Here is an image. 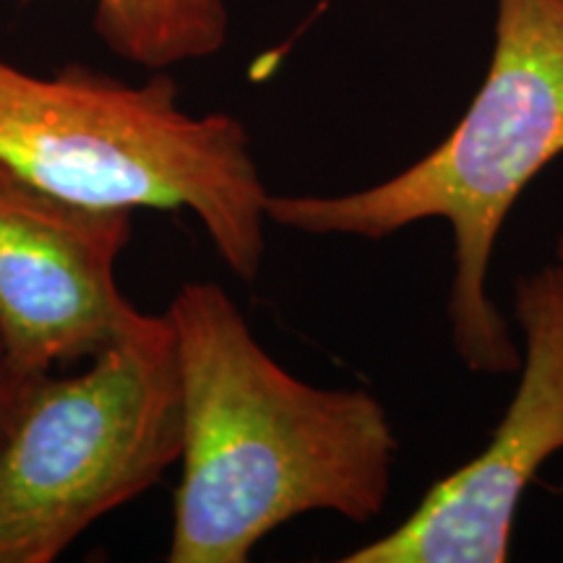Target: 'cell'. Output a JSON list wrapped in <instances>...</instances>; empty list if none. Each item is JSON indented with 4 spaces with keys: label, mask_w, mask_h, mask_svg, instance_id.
Listing matches in <instances>:
<instances>
[{
    "label": "cell",
    "mask_w": 563,
    "mask_h": 563,
    "mask_svg": "<svg viewBox=\"0 0 563 563\" xmlns=\"http://www.w3.org/2000/svg\"><path fill=\"white\" fill-rule=\"evenodd\" d=\"M522 378L488 446L422 496L397 530L342 563H504L527 485L563 452V262L519 277Z\"/></svg>",
    "instance_id": "6"
},
{
    "label": "cell",
    "mask_w": 563,
    "mask_h": 563,
    "mask_svg": "<svg viewBox=\"0 0 563 563\" xmlns=\"http://www.w3.org/2000/svg\"><path fill=\"white\" fill-rule=\"evenodd\" d=\"M0 165L74 201L191 211L238 279L262 274L272 194L251 133L230 112L183 110L167 70L125 84L81 63L32 74L0 55Z\"/></svg>",
    "instance_id": "3"
},
{
    "label": "cell",
    "mask_w": 563,
    "mask_h": 563,
    "mask_svg": "<svg viewBox=\"0 0 563 563\" xmlns=\"http://www.w3.org/2000/svg\"><path fill=\"white\" fill-rule=\"evenodd\" d=\"M133 209L74 201L0 165V342L21 382L89 363L144 311L118 287Z\"/></svg>",
    "instance_id": "5"
},
{
    "label": "cell",
    "mask_w": 563,
    "mask_h": 563,
    "mask_svg": "<svg viewBox=\"0 0 563 563\" xmlns=\"http://www.w3.org/2000/svg\"><path fill=\"white\" fill-rule=\"evenodd\" d=\"M555 256H559L561 262H563V235L559 238V245H555Z\"/></svg>",
    "instance_id": "9"
},
{
    "label": "cell",
    "mask_w": 563,
    "mask_h": 563,
    "mask_svg": "<svg viewBox=\"0 0 563 563\" xmlns=\"http://www.w3.org/2000/svg\"><path fill=\"white\" fill-rule=\"evenodd\" d=\"M24 384L26 382H21V378L16 376V371L11 368L9 355H5V350H3V342H0V433H3L5 422H9V418H11L13 405H16L21 386Z\"/></svg>",
    "instance_id": "8"
},
{
    "label": "cell",
    "mask_w": 563,
    "mask_h": 563,
    "mask_svg": "<svg viewBox=\"0 0 563 563\" xmlns=\"http://www.w3.org/2000/svg\"><path fill=\"white\" fill-rule=\"evenodd\" d=\"M180 449L175 329L167 313H141L81 373L21 386L0 433V563L60 559L157 485Z\"/></svg>",
    "instance_id": "4"
},
{
    "label": "cell",
    "mask_w": 563,
    "mask_h": 563,
    "mask_svg": "<svg viewBox=\"0 0 563 563\" xmlns=\"http://www.w3.org/2000/svg\"><path fill=\"white\" fill-rule=\"evenodd\" d=\"M91 26L118 58L146 70H167L211 58L228 45L224 0H89Z\"/></svg>",
    "instance_id": "7"
},
{
    "label": "cell",
    "mask_w": 563,
    "mask_h": 563,
    "mask_svg": "<svg viewBox=\"0 0 563 563\" xmlns=\"http://www.w3.org/2000/svg\"><path fill=\"white\" fill-rule=\"evenodd\" d=\"M563 154V0H496L485 79L452 133L363 191L269 196V222L319 238L384 241L426 220L452 228L449 327L473 373H514L522 352L488 292L493 251L530 183Z\"/></svg>",
    "instance_id": "2"
},
{
    "label": "cell",
    "mask_w": 563,
    "mask_h": 563,
    "mask_svg": "<svg viewBox=\"0 0 563 563\" xmlns=\"http://www.w3.org/2000/svg\"><path fill=\"white\" fill-rule=\"evenodd\" d=\"M165 313L183 399L167 561L245 563L302 514L384 511L399 441L371 391L300 382L214 282H186Z\"/></svg>",
    "instance_id": "1"
}]
</instances>
